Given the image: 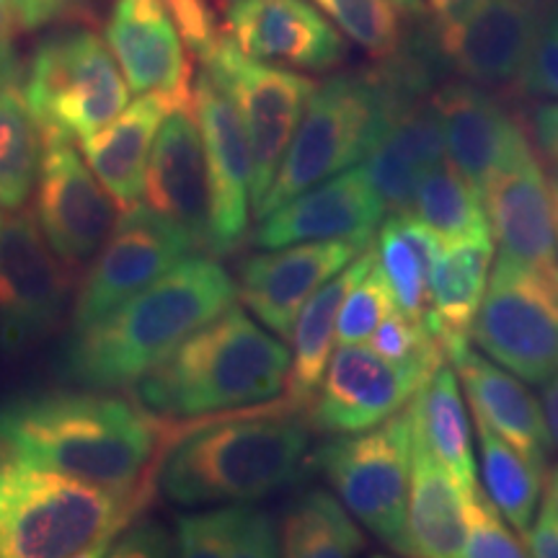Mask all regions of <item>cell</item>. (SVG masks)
<instances>
[{
    "label": "cell",
    "instance_id": "6da1fadb",
    "mask_svg": "<svg viewBox=\"0 0 558 558\" xmlns=\"http://www.w3.org/2000/svg\"><path fill=\"white\" fill-rule=\"evenodd\" d=\"M0 445L26 463L148 497L158 448L150 411L107 390H32L0 401Z\"/></svg>",
    "mask_w": 558,
    "mask_h": 558
},
{
    "label": "cell",
    "instance_id": "7a4b0ae2",
    "mask_svg": "<svg viewBox=\"0 0 558 558\" xmlns=\"http://www.w3.org/2000/svg\"><path fill=\"white\" fill-rule=\"evenodd\" d=\"M239 298V284L209 256L190 254L120 308L70 331L62 378L81 388L135 386L186 337L218 318Z\"/></svg>",
    "mask_w": 558,
    "mask_h": 558
},
{
    "label": "cell",
    "instance_id": "3957f363",
    "mask_svg": "<svg viewBox=\"0 0 558 558\" xmlns=\"http://www.w3.org/2000/svg\"><path fill=\"white\" fill-rule=\"evenodd\" d=\"M295 403H271L218 418L177 439L160 458L156 486L181 507L256 501L292 484L311 450L308 424Z\"/></svg>",
    "mask_w": 558,
    "mask_h": 558
},
{
    "label": "cell",
    "instance_id": "277c9868",
    "mask_svg": "<svg viewBox=\"0 0 558 558\" xmlns=\"http://www.w3.org/2000/svg\"><path fill=\"white\" fill-rule=\"evenodd\" d=\"M290 349L239 305L186 337L135 383L140 407L160 416H213L277 399Z\"/></svg>",
    "mask_w": 558,
    "mask_h": 558
},
{
    "label": "cell",
    "instance_id": "5b68a950",
    "mask_svg": "<svg viewBox=\"0 0 558 558\" xmlns=\"http://www.w3.org/2000/svg\"><path fill=\"white\" fill-rule=\"evenodd\" d=\"M143 501V494L39 469L0 445V558L107 556Z\"/></svg>",
    "mask_w": 558,
    "mask_h": 558
},
{
    "label": "cell",
    "instance_id": "8992f818",
    "mask_svg": "<svg viewBox=\"0 0 558 558\" xmlns=\"http://www.w3.org/2000/svg\"><path fill=\"white\" fill-rule=\"evenodd\" d=\"M19 94L45 140L94 135L130 104L120 62L86 26L47 34L21 73Z\"/></svg>",
    "mask_w": 558,
    "mask_h": 558
},
{
    "label": "cell",
    "instance_id": "52a82bcc",
    "mask_svg": "<svg viewBox=\"0 0 558 558\" xmlns=\"http://www.w3.org/2000/svg\"><path fill=\"white\" fill-rule=\"evenodd\" d=\"M383 104L386 94L378 73H341L316 83L303 120L254 218L262 220L311 186L362 163L380 130Z\"/></svg>",
    "mask_w": 558,
    "mask_h": 558
},
{
    "label": "cell",
    "instance_id": "ba28073f",
    "mask_svg": "<svg viewBox=\"0 0 558 558\" xmlns=\"http://www.w3.org/2000/svg\"><path fill=\"white\" fill-rule=\"evenodd\" d=\"M471 341L530 386L558 373V279L497 254Z\"/></svg>",
    "mask_w": 558,
    "mask_h": 558
},
{
    "label": "cell",
    "instance_id": "9c48e42d",
    "mask_svg": "<svg viewBox=\"0 0 558 558\" xmlns=\"http://www.w3.org/2000/svg\"><path fill=\"white\" fill-rule=\"evenodd\" d=\"M313 465L369 535L401 548L411 478L409 407L378 427L324 442L313 452Z\"/></svg>",
    "mask_w": 558,
    "mask_h": 558
},
{
    "label": "cell",
    "instance_id": "30bf717a",
    "mask_svg": "<svg viewBox=\"0 0 558 558\" xmlns=\"http://www.w3.org/2000/svg\"><path fill=\"white\" fill-rule=\"evenodd\" d=\"M202 68L226 88L239 109L248 140L251 205L256 213L277 177L316 83L292 68L248 58L228 37H222L218 50L202 62Z\"/></svg>",
    "mask_w": 558,
    "mask_h": 558
},
{
    "label": "cell",
    "instance_id": "8fae6325",
    "mask_svg": "<svg viewBox=\"0 0 558 558\" xmlns=\"http://www.w3.org/2000/svg\"><path fill=\"white\" fill-rule=\"evenodd\" d=\"M68 288V271L29 209L0 207V349L24 354L52 337Z\"/></svg>",
    "mask_w": 558,
    "mask_h": 558
},
{
    "label": "cell",
    "instance_id": "7c38bea8",
    "mask_svg": "<svg viewBox=\"0 0 558 558\" xmlns=\"http://www.w3.org/2000/svg\"><path fill=\"white\" fill-rule=\"evenodd\" d=\"M445 362L383 357L373 347L341 344L311 399L308 424L326 435L373 429L414 401Z\"/></svg>",
    "mask_w": 558,
    "mask_h": 558
},
{
    "label": "cell",
    "instance_id": "4fadbf2b",
    "mask_svg": "<svg viewBox=\"0 0 558 558\" xmlns=\"http://www.w3.org/2000/svg\"><path fill=\"white\" fill-rule=\"evenodd\" d=\"M197 254L181 230L148 205H132L96 254L73 308V331L107 316L156 279Z\"/></svg>",
    "mask_w": 558,
    "mask_h": 558
},
{
    "label": "cell",
    "instance_id": "5bb4252c",
    "mask_svg": "<svg viewBox=\"0 0 558 558\" xmlns=\"http://www.w3.org/2000/svg\"><path fill=\"white\" fill-rule=\"evenodd\" d=\"M34 213L58 259L68 269L86 267L96 259L104 241L117 226V202L90 171L73 140H45L37 179Z\"/></svg>",
    "mask_w": 558,
    "mask_h": 558
},
{
    "label": "cell",
    "instance_id": "9a60e30c",
    "mask_svg": "<svg viewBox=\"0 0 558 558\" xmlns=\"http://www.w3.org/2000/svg\"><path fill=\"white\" fill-rule=\"evenodd\" d=\"M226 37L248 58L324 73L347 60V41L313 0H220Z\"/></svg>",
    "mask_w": 558,
    "mask_h": 558
},
{
    "label": "cell",
    "instance_id": "2e32d148",
    "mask_svg": "<svg viewBox=\"0 0 558 558\" xmlns=\"http://www.w3.org/2000/svg\"><path fill=\"white\" fill-rule=\"evenodd\" d=\"M194 114L205 145L213 256H228L246 241L251 220V153L239 109L205 68L194 81Z\"/></svg>",
    "mask_w": 558,
    "mask_h": 558
},
{
    "label": "cell",
    "instance_id": "e0dca14e",
    "mask_svg": "<svg viewBox=\"0 0 558 558\" xmlns=\"http://www.w3.org/2000/svg\"><path fill=\"white\" fill-rule=\"evenodd\" d=\"M543 11L546 5L530 0H476L458 21L435 29L437 58L476 86L518 83Z\"/></svg>",
    "mask_w": 558,
    "mask_h": 558
},
{
    "label": "cell",
    "instance_id": "ac0fdd59",
    "mask_svg": "<svg viewBox=\"0 0 558 558\" xmlns=\"http://www.w3.org/2000/svg\"><path fill=\"white\" fill-rule=\"evenodd\" d=\"M481 202L501 254L558 279L554 184L530 137L522 140L505 166L486 181Z\"/></svg>",
    "mask_w": 558,
    "mask_h": 558
},
{
    "label": "cell",
    "instance_id": "d6986e66",
    "mask_svg": "<svg viewBox=\"0 0 558 558\" xmlns=\"http://www.w3.org/2000/svg\"><path fill=\"white\" fill-rule=\"evenodd\" d=\"M386 205L362 163L320 181L259 220L254 243L282 248L308 241H349L365 248L378 233Z\"/></svg>",
    "mask_w": 558,
    "mask_h": 558
},
{
    "label": "cell",
    "instance_id": "ffe728a7",
    "mask_svg": "<svg viewBox=\"0 0 558 558\" xmlns=\"http://www.w3.org/2000/svg\"><path fill=\"white\" fill-rule=\"evenodd\" d=\"M357 243L308 241L264 248L248 256L239 271V298L251 316L279 339H290L303 305L329 279L357 259Z\"/></svg>",
    "mask_w": 558,
    "mask_h": 558
},
{
    "label": "cell",
    "instance_id": "44dd1931",
    "mask_svg": "<svg viewBox=\"0 0 558 558\" xmlns=\"http://www.w3.org/2000/svg\"><path fill=\"white\" fill-rule=\"evenodd\" d=\"M104 34L132 94L194 101L192 54L166 0H111Z\"/></svg>",
    "mask_w": 558,
    "mask_h": 558
},
{
    "label": "cell",
    "instance_id": "7402d4cb",
    "mask_svg": "<svg viewBox=\"0 0 558 558\" xmlns=\"http://www.w3.org/2000/svg\"><path fill=\"white\" fill-rule=\"evenodd\" d=\"M145 205L173 222L197 254H209V179L194 101L173 107L160 124L145 173Z\"/></svg>",
    "mask_w": 558,
    "mask_h": 558
},
{
    "label": "cell",
    "instance_id": "603a6c76",
    "mask_svg": "<svg viewBox=\"0 0 558 558\" xmlns=\"http://www.w3.org/2000/svg\"><path fill=\"white\" fill-rule=\"evenodd\" d=\"M445 150L478 194L514 148L527 140L518 114L492 88L471 81H450L432 90Z\"/></svg>",
    "mask_w": 558,
    "mask_h": 558
},
{
    "label": "cell",
    "instance_id": "cb8c5ba5",
    "mask_svg": "<svg viewBox=\"0 0 558 558\" xmlns=\"http://www.w3.org/2000/svg\"><path fill=\"white\" fill-rule=\"evenodd\" d=\"M452 367L458 373L460 388H465L469 396L473 416L507 439L527 460H533L538 469H546L554 442L541 401L525 386V380L488 360L486 354L473 352L471 347L452 360Z\"/></svg>",
    "mask_w": 558,
    "mask_h": 558
},
{
    "label": "cell",
    "instance_id": "d4e9b609",
    "mask_svg": "<svg viewBox=\"0 0 558 558\" xmlns=\"http://www.w3.org/2000/svg\"><path fill=\"white\" fill-rule=\"evenodd\" d=\"M494 264V235L473 233L450 239L439 248L429 279L427 320L432 337L452 362L471 347L473 320L484 303Z\"/></svg>",
    "mask_w": 558,
    "mask_h": 558
},
{
    "label": "cell",
    "instance_id": "484cf974",
    "mask_svg": "<svg viewBox=\"0 0 558 558\" xmlns=\"http://www.w3.org/2000/svg\"><path fill=\"white\" fill-rule=\"evenodd\" d=\"M465 538H469V494L411 429V478L399 554L456 558L463 556Z\"/></svg>",
    "mask_w": 558,
    "mask_h": 558
},
{
    "label": "cell",
    "instance_id": "4316f807",
    "mask_svg": "<svg viewBox=\"0 0 558 558\" xmlns=\"http://www.w3.org/2000/svg\"><path fill=\"white\" fill-rule=\"evenodd\" d=\"M173 107H190V104H177L163 94H143L109 124L83 137V158L117 207L128 209L137 205L145 190L153 143Z\"/></svg>",
    "mask_w": 558,
    "mask_h": 558
},
{
    "label": "cell",
    "instance_id": "83f0119b",
    "mask_svg": "<svg viewBox=\"0 0 558 558\" xmlns=\"http://www.w3.org/2000/svg\"><path fill=\"white\" fill-rule=\"evenodd\" d=\"M409 414L414 435L471 497L473 488L478 486L476 456H473L471 416L456 369L448 365L437 367V373L409 403Z\"/></svg>",
    "mask_w": 558,
    "mask_h": 558
},
{
    "label": "cell",
    "instance_id": "f1b7e54d",
    "mask_svg": "<svg viewBox=\"0 0 558 558\" xmlns=\"http://www.w3.org/2000/svg\"><path fill=\"white\" fill-rule=\"evenodd\" d=\"M375 262V248H367L357 259L341 269L337 277L320 288L308 303L303 305L292 329V352H290V373L284 383V396L295 407L311 403L316 393L326 367H329L333 339H337L339 308L344 303L347 292L352 284L365 275V269Z\"/></svg>",
    "mask_w": 558,
    "mask_h": 558
},
{
    "label": "cell",
    "instance_id": "f546056e",
    "mask_svg": "<svg viewBox=\"0 0 558 558\" xmlns=\"http://www.w3.org/2000/svg\"><path fill=\"white\" fill-rule=\"evenodd\" d=\"M177 554L186 558H271L279 556V527L251 501L205 509L177 518Z\"/></svg>",
    "mask_w": 558,
    "mask_h": 558
},
{
    "label": "cell",
    "instance_id": "4dcf8cb0",
    "mask_svg": "<svg viewBox=\"0 0 558 558\" xmlns=\"http://www.w3.org/2000/svg\"><path fill=\"white\" fill-rule=\"evenodd\" d=\"M442 243V235L411 213H393L380 226L375 256L396 303L409 316H427L429 279Z\"/></svg>",
    "mask_w": 558,
    "mask_h": 558
},
{
    "label": "cell",
    "instance_id": "1f68e13d",
    "mask_svg": "<svg viewBox=\"0 0 558 558\" xmlns=\"http://www.w3.org/2000/svg\"><path fill=\"white\" fill-rule=\"evenodd\" d=\"M279 556L290 558H349L367 546L365 533L337 494L308 488L292 499L277 522Z\"/></svg>",
    "mask_w": 558,
    "mask_h": 558
},
{
    "label": "cell",
    "instance_id": "d6a6232c",
    "mask_svg": "<svg viewBox=\"0 0 558 558\" xmlns=\"http://www.w3.org/2000/svg\"><path fill=\"white\" fill-rule=\"evenodd\" d=\"M476 418V416H473ZM484 488L505 520L525 538L543 494V469L476 418Z\"/></svg>",
    "mask_w": 558,
    "mask_h": 558
},
{
    "label": "cell",
    "instance_id": "836d02e7",
    "mask_svg": "<svg viewBox=\"0 0 558 558\" xmlns=\"http://www.w3.org/2000/svg\"><path fill=\"white\" fill-rule=\"evenodd\" d=\"M409 213L442 235V241L492 233L478 190L448 156L418 179Z\"/></svg>",
    "mask_w": 558,
    "mask_h": 558
},
{
    "label": "cell",
    "instance_id": "e575fe53",
    "mask_svg": "<svg viewBox=\"0 0 558 558\" xmlns=\"http://www.w3.org/2000/svg\"><path fill=\"white\" fill-rule=\"evenodd\" d=\"M45 132L16 88H0V207L19 209L39 179Z\"/></svg>",
    "mask_w": 558,
    "mask_h": 558
},
{
    "label": "cell",
    "instance_id": "d590c367",
    "mask_svg": "<svg viewBox=\"0 0 558 558\" xmlns=\"http://www.w3.org/2000/svg\"><path fill=\"white\" fill-rule=\"evenodd\" d=\"M360 50L390 60L409 41L411 16L396 0H313Z\"/></svg>",
    "mask_w": 558,
    "mask_h": 558
},
{
    "label": "cell",
    "instance_id": "8d00e7d4",
    "mask_svg": "<svg viewBox=\"0 0 558 558\" xmlns=\"http://www.w3.org/2000/svg\"><path fill=\"white\" fill-rule=\"evenodd\" d=\"M399 308L393 290H390L386 275H383L378 256L369 264L352 290L347 292L339 308L337 341L339 344H362L373 337V331Z\"/></svg>",
    "mask_w": 558,
    "mask_h": 558
},
{
    "label": "cell",
    "instance_id": "74e56055",
    "mask_svg": "<svg viewBox=\"0 0 558 558\" xmlns=\"http://www.w3.org/2000/svg\"><path fill=\"white\" fill-rule=\"evenodd\" d=\"M463 556L469 558H525V538L507 527L505 514L494 505L484 486L473 488L469 497V538Z\"/></svg>",
    "mask_w": 558,
    "mask_h": 558
},
{
    "label": "cell",
    "instance_id": "f35d334b",
    "mask_svg": "<svg viewBox=\"0 0 558 558\" xmlns=\"http://www.w3.org/2000/svg\"><path fill=\"white\" fill-rule=\"evenodd\" d=\"M518 83L530 96L558 101V0L543 11L538 37L533 41Z\"/></svg>",
    "mask_w": 558,
    "mask_h": 558
},
{
    "label": "cell",
    "instance_id": "ab89813d",
    "mask_svg": "<svg viewBox=\"0 0 558 558\" xmlns=\"http://www.w3.org/2000/svg\"><path fill=\"white\" fill-rule=\"evenodd\" d=\"M166 3H169L173 24L184 39L186 50L192 58L205 62L226 37L220 13L209 5V0H166Z\"/></svg>",
    "mask_w": 558,
    "mask_h": 558
},
{
    "label": "cell",
    "instance_id": "60d3db41",
    "mask_svg": "<svg viewBox=\"0 0 558 558\" xmlns=\"http://www.w3.org/2000/svg\"><path fill=\"white\" fill-rule=\"evenodd\" d=\"M21 32H37L45 26L75 24L88 19L94 0H5Z\"/></svg>",
    "mask_w": 558,
    "mask_h": 558
},
{
    "label": "cell",
    "instance_id": "b9f144b4",
    "mask_svg": "<svg viewBox=\"0 0 558 558\" xmlns=\"http://www.w3.org/2000/svg\"><path fill=\"white\" fill-rule=\"evenodd\" d=\"M177 538L163 530L156 520H130L111 541L107 556H171L177 554Z\"/></svg>",
    "mask_w": 558,
    "mask_h": 558
},
{
    "label": "cell",
    "instance_id": "7bdbcfd3",
    "mask_svg": "<svg viewBox=\"0 0 558 558\" xmlns=\"http://www.w3.org/2000/svg\"><path fill=\"white\" fill-rule=\"evenodd\" d=\"M19 24L5 0H0V88H16L21 81V60L16 50Z\"/></svg>",
    "mask_w": 558,
    "mask_h": 558
},
{
    "label": "cell",
    "instance_id": "ee69618b",
    "mask_svg": "<svg viewBox=\"0 0 558 558\" xmlns=\"http://www.w3.org/2000/svg\"><path fill=\"white\" fill-rule=\"evenodd\" d=\"M527 556L535 558H558V518L548 507H541L538 520L525 533Z\"/></svg>",
    "mask_w": 558,
    "mask_h": 558
},
{
    "label": "cell",
    "instance_id": "f6af8a7d",
    "mask_svg": "<svg viewBox=\"0 0 558 558\" xmlns=\"http://www.w3.org/2000/svg\"><path fill=\"white\" fill-rule=\"evenodd\" d=\"M535 140L546 156L558 160V101L543 104L533 114Z\"/></svg>",
    "mask_w": 558,
    "mask_h": 558
},
{
    "label": "cell",
    "instance_id": "bcb514c9",
    "mask_svg": "<svg viewBox=\"0 0 558 558\" xmlns=\"http://www.w3.org/2000/svg\"><path fill=\"white\" fill-rule=\"evenodd\" d=\"M476 0H424V9L429 11L432 21H435V29L439 26H448L452 21H458Z\"/></svg>",
    "mask_w": 558,
    "mask_h": 558
},
{
    "label": "cell",
    "instance_id": "7dc6e473",
    "mask_svg": "<svg viewBox=\"0 0 558 558\" xmlns=\"http://www.w3.org/2000/svg\"><path fill=\"white\" fill-rule=\"evenodd\" d=\"M541 407H543V414H546L550 442H554V448L558 450V373L548 383H543Z\"/></svg>",
    "mask_w": 558,
    "mask_h": 558
},
{
    "label": "cell",
    "instance_id": "c3c4849f",
    "mask_svg": "<svg viewBox=\"0 0 558 558\" xmlns=\"http://www.w3.org/2000/svg\"><path fill=\"white\" fill-rule=\"evenodd\" d=\"M543 507H548L550 512L558 518V465L548 471V478H546V501H543Z\"/></svg>",
    "mask_w": 558,
    "mask_h": 558
},
{
    "label": "cell",
    "instance_id": "681fc988",
    "mask_svg": "<svg viewBox=\"0 0 558 558\" xmlns=\"http://www.w3.org/2000/svg\"><path fill=\"white\" fill-rule=\"evenodd\" d=\"M396 3H399L411 19L422 16V13H424V0H396Z\"/></svg>",
    "mask_w": 558,
    "mask_h": 558
},
{
    "label": "cell",
    "instance_id": "f907efd6",
    "mask_svg": "<svg viewBox=\"0 0 558 558\" xmlns=\"http://www.w3.org/2000/svg\"><path fill=\"white\" fill-rule=\"evenodd\" d=\"M550 184H554V205H556V239H558V177L550 179Z\"/></svg>",
    "mask_w": 558,
    "mask_h": 558
},
{
    "label": "cell",
    "instance_id": "816d5d0a",
    "mask_svg": "<svg viewBox=\"0 0 558 558\" xmlns=\"http://www.w3.org/2000/svg\"><path fill=\"white\" fill-rule=\"evenodd\" d=\"M530 3H535V5H548V3H554V0H530Z\"/></svg>",
    "mask_w": 558,
    "mask_h": 558
},
{
    "label": "cell",
    "instance_id": "f5cc1de1",
    "mask_svg": "<svg viewBox=\"0 0 558 558\" xmlns=\"http://www.w3.org/2000/svg\"><path fill=\"white\" fill-rule=\"evenodd\" d=\"M556 177H558V173H556Z\"/></svg>",
    "mask_w": 558,
    "mask_h": 558
}]
</instances>
